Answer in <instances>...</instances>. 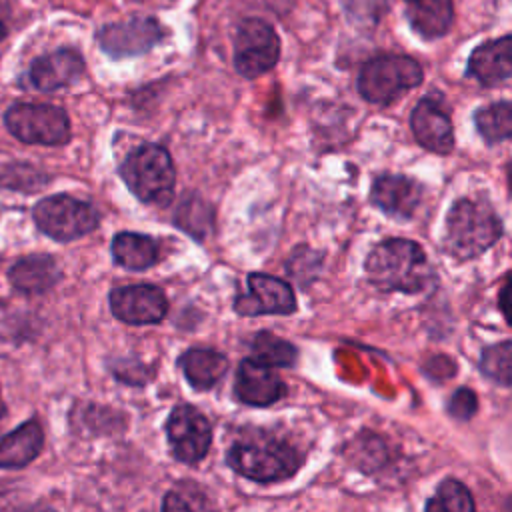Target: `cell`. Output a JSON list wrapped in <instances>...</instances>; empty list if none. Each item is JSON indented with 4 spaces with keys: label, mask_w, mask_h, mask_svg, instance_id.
Returning <instances> with one entry per match:
<instances>
[{
    "label": "cell",
    "mask_w": 512,
    "mask_h": 512,
    "mask_svg": "<svg viewBox=\"0 0 512 512\" xmlns=\"http://www.w3.org/2000/svg\"><path fill=\"white\" fill-rule=\"evenodd\" d=\"M364 272L376 290L404 294L422 292L434 276L424 250L406 238L378 242L366 256Z\"/></svg>",
    "instance_id": "6da1fadb"
},
{
    "label": "cell",
    "mask_w": 512,
    "mask_h": 512,
    "mask_svg": "<svg viewBox=\"0 0 512 512\" xmlns=\"http://www.w3.org/2000/svg\"><path fill=\"white\" fill-rule=\"evenodd\" d=\"M502 232V220L486 198H460L446 214L444 250L456 260H472L494 246Z\"/></svg>",
    "instance_id": "7a4b0ae2"
},
{
    "label": "cell",
    "mask_w": 512,
    "mask_h": 512,
    "mask_svg": "<svg viewBox=\"0 0 512 512\" xmlns=\"http://www.w3.org/2000/svg\"><path fill=\"white\" fill-rule=\"evenodd\" d=\"M228 466L254 482H280L298 472L302 452L288 440L268 432H256L236 440L228 454Z\"/></svg>",
    "instance_id": "3957f363"
},
{
    "label": "cell",
    "mask_w": 512,
    "mask_h": 512,
    "mask_svg": "<svg viewBox=\"0 0 512 512\" xmlns=\"http://www.w3.org/2000/svg\"><path fill=\"white\" fill-rule=\"evenodd\" d=\"M118 172L140 202L166 206L172 200L176 168L166 148L158 144H140L124 158Z\"/></svg>",
    "instance_id": "277c9868"
},
{
    "label": "cell",
    "mask_w": 512,
    "mask_h": 512,
    "mask_svg": "<svg viewBox=\"0 0 512 512\" xmlns=\"http://www.w3.org/2000/svg\"><path fill=\"white\" fill-rule=\"evenodd\" d=\"M422 80V66L414 58L404 54H384L362 66L358 74V92L372 104L388 106L422 84Z\"/></svg>",
    "instance_id": "5b68a950"
},
{
    "label": "cell",
    "mask_w": 512,
    "mask_h": 512,
    "mask_svg": "<svg viewBox=\"0 0 512 512\" xmlns=\"http://www.w3.org/2000/svg\"><path fill=\"white\" fill-rule=\"evenodd\" d=\"M4 124L24 144L60 146L70 140L68 114L52 104H12L4 114Z\"/></svg>",
    "instance_id": "8992f818"
},
{
    "label": "cell",
    "mask_w": 512,
    "mask_h": 512,
    "mask_svg": "<svg viewBox=\"0 0 512 512\" xmlns=\"http://www.w3.org/2000/svg\"><path fill=\"white\" fill-rule=\"evenodd\" d=\"M34 222L52 240L70 242L92 232L100 216L96 208L68 194H56L40 200L32 210Z\"/></svg>",
    "instance_id": "52a82bcc"
},
{
    "label": "cell",
    "mask_w": 512,
    "mask_h": 512,
    "mask_svg": "<svg viewBox=\"0 0 512 512\" xmlns=\"http://www.w3.org/2000/svg\"><path fill=\"white\" fill-rule=\"evenodd\" d=\"M280 58V38L276 30L260 20L240 22L234 38V68L244 78H256L276 66Z\"/></svg>",
    "instance_id": "ba28073f"
},
{
    "label": "cell",
    "mask_w": 512,
    "mask_h": 512,
    "mask_svg": "<svg viewBox=\"0 0 512 512\" xmlns=\"http://www.w3.org/2000/svg\"><path fill=\"white\" fill-rule=\"evenodd\" d=\"M166 438L172 456L178 462L196 464L208 454L212 444V428L198 408L180 404L172 408L166 420Z\"/></svg>",
    "instance_id": "9c48e42d"
},
{
    "label": "cell",
    "mask_w": 512,
    "mask_h": 512,
    "mask_svg": "<svg viewBox=\"0 0 512 512\" xmlns=\"http://www.w3.org/2000/svg\"><path fill=\"white\" fill-rule=\"evenodd\" d=\"M162 38L164 30L160 22L144 14H134L122 22L106 24L96 34L100 48L114 58L144 54L152 50Z\"/></svg>",
    "instance_id": "30bf717a"
},
{
    "label": "cell",
    "mask_w": 512,
    "mask_h": 512,
    "mask_svg": "<svg viewBox=\"0 0 512 512\" xmlns=\"http://www.w3.org/2000/svg\"><path fill=\"white\" fill-rule=\"evenodd\" d=\"M112 314L132 326L158 324L168 312V300L158 286L132 284L118 286L108 296Z\"/></svg>",
    "instance_id": "8fae6325"
},
{
    "label": "cell",
    "mask_w": 512,
    "mask_h": 512,
    "mask_svg": "<svg viewBox=\"0 0 512 512\" xmlns=\"http://www.w3.org/2000/svg\"><path fill=\"white\" fill-rule=\"evenodd\" d=\"M234 310L242 316L260 314H292L296 310V296L288 282L252 272L248 274V292L234 300Z\"/></svg>",
    "instance_id": "7c38bea8"
},
{
    "label": "cell",
    "mask_w": 512,
    "mask_h": 512,
    "mask_svg": "<svg viewBox=\"0 0 512 512\" xmlns=\"http://www.w3.org/2000/svg\"><path fill=\"white\" fill-rule=\"evenodd\" d=\"M286 394L276 370L256 358H244L236 370L234 396L250 406H270Z\"/></svg>",
    "instance_id": "4fadbf2b"
},
{
    "label": "cell",
    "mask_w": 512,
    "mask_h": 512,
    "mask_svg": "<svg viewBox=\"0 0 512 512\" xmlns=\"http://www.w3.org/2000/svg\"><path fill=\"white\" fill-rule=\"evenodd\" d=\"M410 128L416 142L436 154H450L454 148V128L448 112L432 98L424 96L410 114Z\"/></svg>",
    "instance_id": "5bb4252c"
},
{
    "label": "cell",
    "mask_w": 512,
    "mask_h": 512,
    "mask_svg": "<svg viewBox=\"0 0 512 512\" xmlns=\"http://www.w3.org/2000/svg\"><path fill=\"white\" fill-rule=\"evenodd\" d=\"M420 198V184L402 174H382L372 182L370 188V202L384 214L402 220L412 218Z\"/></svg>",
    "instance_id": "9a60e30c"
},
{
    "label": "cell",
    "mask_w": 512,
    "mask_h": 512,
    "mask_svg": "<svg viewBox=\"0 0 512 512\" xmlns=\"http://www.w3.org/2000/svg\"><path fill=\"white\" fill-rule=\"evenodd\" d=\"M84 72V58L72 48H60L36 58L30 64L28 78L34 88L52 92L76 82Z\"/></svg>",
    "instance_id": "2e32d148"
},
{
    "label": "cell",
    "mask_w": 512,
    "mask_h": 512,
    "mask_svg": "<svg viewBox=\"0 0 512 512\" xmlns=\"http://www.w3.org/2000/svg\"><path fill=\"white\" fill-rule=\"evenodd\" d=\"M512 74V38L506 34L496 40H488L476 46L468 58L466 76L474 78L478 84L490 88Z\"/></svg>",
    "instance_id": "e0dca14e"
},
{
    "label": "cell",
    "mask_w": 512,
    "mask_h": 512,
    "mask_svg": "<svg viewBox=\"0 0 512 512\" xmlns=\"http://www.w3.org/2000/svg\"><path fill=\"white\" fill-rule=\"evenodd\" d=\"M60 278L58 264L48 254H30L20 258L10 270V284L22 294H44L48 292Z\"/></svg>",
    "instance_id": "ac0fdd59"
},
{
    "label": "cell",
    "mask_w": 512,
    "mask_h": 512,
    "mask_svg": "<svg viewBox=\"0 0 512 512\" xmlns=\"http://www.w3.org/2000/svg\"><path fill=\"white\" fill-rule=\"evenodd\" d=\"M404 14L416 34L426 40L444 36L454 18L452 0H402Z\"/></svg>",
    "instance_id": "d6986e66"
},
{
    "label": "cell",
    "mask_w": 512,
    "mask_h": 512,
    "mask_svg": "<svg viewBox=\"0 0 512 512\" xmlns=\"http://www.w3.org/2000/svg\"><path fill=\"white\" fill-rule=\"evenodd\" d=\"M44 432L38 420L20 424L6 436H0V468H22L42 450Z\"/></svg>",
    "instance_id": "ffe728a7"
},
{
    "label": "cell",
    "mask_w": 512,
    "mask_h": 512,
    "mask_svg": "<svg viewBox=\"0 0 512 512\" xmlns=\"http://www.w3.org/2000/svg\"><path fill=\"white\" fill-rule=\"evenodd\" d=\"M178 364L186 380L198 390L212 388L228 368L226 356L212 348H190L180 356Z\"/></svg>",
    "instance_id": "44dd1931"
},
{
    "label": "cell",
    "mask_w": 512,
    "mask_h": 512,
    "mask_svg": "<svg viewBox=\"0 0 512 512\" xmlns=\"http://www.w3.org/2000/svg\"><path fill=\"white\" fill-rule=\"evenodd\" d=\"M110 250L114 262L128 270H146L154 266L160 258L156 240L136 232L116 234L110 244Z\"/></svg>",
    "instance_id": "7402d4cb"
},
{
    "label": "cell",
    "mask_w": 512,
    "mask_h": 512,
    "mask_svg": "<svg viewBox=\"0 0 512 512\" xmlns=\"http://www.w3.org/2000/svg\"><path fill=\"white\" fill-rule=\"evenodd\" d=\"M474 126L488 144L504 142L512 136V104L508 100L494 102L474 112Z\"/></svg>",
    "instance_id": "603a6c76"
},
{
    "label": "cell",
    "mask_w": 512,
    "mask_h": 512,
    "mask_svg": "<svg viewBox=\"0 0 512 512\" xmlns=\"http://www.w3.org/2000/svg\"><path fill=\"white\" fill-rule=\"evenodd\" d=\"M424 512H476V508L470 490L460 480L444 478L426 502Z\"/></svg>",
    "instance_id": "cb8c5ba5"
},
{
    "label": "cell",
    "mask_w": 512,
    "mask_h": 512,
    "mask_svg": "<svg viewBox=\"0 0 512 512\" xmlns=\"http://www.w3.org/2000/svg\"><path fill=\"white\" fill-rule=\"evenodd\" d=\"M162 512H214L208 494L194 482H180L166 492Z\"/></svg>",
    "instance_id": "d4e9b609"
},
{
    "label": "cell",
    "mask_w": 512,
    "mask_h": 512,
    "mask_svg": "<svg viewBox=\"0 0 512 512\" xmlns=\"http://www.w3.org/2000/svg\"><path fill=\"white\" fill-rule=\"evenodd\" d=\"M252 350L256 360L272 368L292 366L298 356V350L288 340H282L272 332H258L252 340Z\"/></svg>",
    "instance_id": "484cf974"
},
{
    "label": "cell",
    "mask_w": 512,
    "mask_h": 512,
    "mask_svg": "<svg viewBox=\"0 0 512 512\" xmlns=\"http://www.w3.org/2000/svg\"><path fill=\"white\" fill-rule=\"evenodd\" d=\"M512 344L510 340H504L500 344L488 346L482 352L480 358V370L494 382L502 384V386H510L512 382Z\"/></svg>",
    "instance_id": "4316f807"
},
{
    "label": "cell",
    "mask_w": 512,
    "mask_h": 512,
    "mask_svg": "<svg viewBox=\"0 0 512 512\" xmlns=\"http://www.w3.org/2000/svg\"><path fill=\"white\" fill-rule=\"evenodd\" d=\"M176 224L182 230H186V234L200 240L210 230V224H212L210 208L200 198H194V200L186 198L178 210Z\"/></svg>",
    "instance_id": "83f0119b"
},
{
    "label": "cell",
    "mask_w": 512,
    "mask_h": 512,
    "mask_svg": "<svg viewBox=\"0 0 512 512\" xmlns=\"http://www.w3.org/2000/svg\"><path fill=\"white\" fill-rule=\"evenodd\" d=\"M44 182H46V176H42L30 164H12L2 174V184L8 188H14V190L32 192L36 188H42Z\"/></svg>",
    "instance_id": "f1b7e54d"
},
{
    "label": "cell",
    "mask_w": 512,
    "mask_h": 512,
    "mask_svg": "<svg viewBox=\"0 0 512 512\" xmlns=\"http://www.w3.org/2000/svg\"><path fill=\"white\" fill-rule=\"evenodd\" d=\"M344 10L356 26L376 24L380 12H382V0H342Z\"/></svg>",
    "instance_id": "f546056e"
},
{
    "label": "cell",
    "mask_w": 512,
    "mask_h": 512,
    "mask_svg": "<svg viewBox=\"0 0 512 512\" xmlns=\"http://www.w3.org/2000/svg\"><path fill=\"white\" fill-rule=\"evenodd\" d=\"M478 410V398L470 388H460L450 396L448 412L456 420H470Z\"/></svg>",
    "instance_id": "4dcf8cb0"
},
{
    "label": "cell",
    "mask_w": 512,
    "mask_h": 512,
    "mask_svg": "<svg viewBox=\"0 0 512 512\" xmlns=\"http://www.w3.org/2000/svg\"><path fill=\"white\" fill-rule=\"evenodd\" d=\"M8 34V24H6V16H4V10L0 8V42L6 38Z\"/></svg>",
    "instance_id": "1f68e13d"
},
{
    "label": "cell",
    "mask_w": 512,
    "mask_h": 512,
    "mask_svg": "<svg viewBox=\"0 0 512 512\" xmlns=\"http://www.w3.org/2000/svg\"><path fill=\"white\" fill-rule=\"evenodd\" d=\"M6 414V404H4V400H2V394H0V420H2V416Z\"/></svg>",
    "instance_id": "d6a6232c"
}]
</instances>
